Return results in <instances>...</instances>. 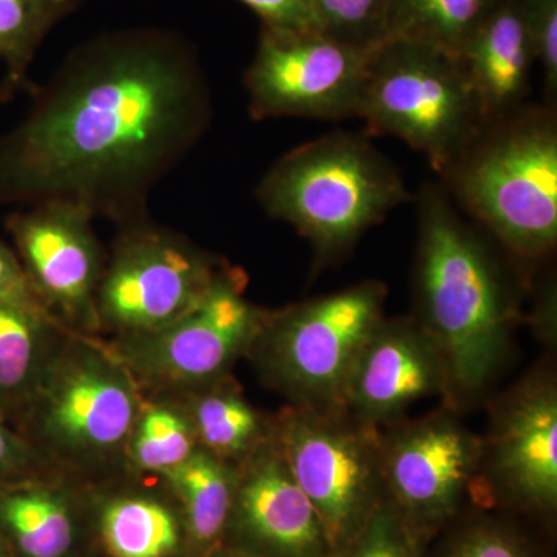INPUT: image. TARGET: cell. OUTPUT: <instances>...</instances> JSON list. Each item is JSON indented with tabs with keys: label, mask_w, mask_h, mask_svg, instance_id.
I'll list each match as a JSON object with an SVG mask.
<instances>
[{
	"label": "cell",
	"mask_w": 557,
	"mask_h": 557,
	"mask_svg": "<svg viewBox=\"0 0 557 557\" xmlns=\"http://www.w3.org/2000/svg\"><path fill=\"white\" fill-rule=\"evenodd\" d=\"M392 0H310L319 32L341 42L375 49L388 38Z\"/></svg>",
	"instance_id": "484cf974"
},
{
	"label": "cell",
	"mask_w": 557,
	"mask_h": 557,
	"mask_svg": "<svg viewBox=\"0 0 557 557\" xmlns=\"http://www.w3.org/2000/svg\"><path fill=\"white\" fill-rule=\"evenodd\" d=\"M0 135V208L61 200L116 228L149 220V197L211 123L207 76L177 36L110 33L69 54Z\"/></svg>",
	"instance_id": "6da1fadb"
},
{
	"label": "cell",
	"mask_w": 557,
	"mask_h": 557,
	"mask_svg": "<svg viewBox=\"0 0 557 557\" xmlns=\"http://www.w3.org/2000/svg\"><path fill=\"white\" fill-rule=\"evenodd\" d=\"M197 449L196 431L183 399L177 395H145L124 454V472L161 478L185 463Z\"/></svg>",
	"instance_id": "603a6c76"
},
{
	"label": "cell",
	"mask_w": 557,
	"mask_h": 557,
	"mask_svg": "<svg viewBox=\"0 0 557 557\" xmlns=\"http://www.w3.org/2000/svg\"><path fill=\"white\" fill-rule=\"evenodd\" d=\"M244 271L228 267L185 317L149 335L102 339L145 395H182L231 375L258 338L270 309L247 298Z\"/></svg>",
	"instance_id": "30bf717a"
},
{
	"label": "cell",
	"mask_w": 557,
	"mask_h": 557,
	"mask_svg": "<svg viewBox=\"0 0 557 557\" xmlns=\"http://www.w3.org/2000/svg\"><path fill=\"white\" fill-rule=\"evenodd\" d=\"M500 0H392L388 38L432 44L460 57Z\"/></svg>",
	"instance_id": "d4e9b609"
},
{
	"label": "cell",
	"mask_w": 557,
	"mask_h": 557,
	"mask_svg": "<svg viewBox=\"0 0 557 557\" xmlns=\"http://www.w3.org/2000/svg\"><path fill=\"white\" fill-rule=\"evenodd\" d=\"M454 194L520 259L557 242V126L552 109L520 108L487 123L446 172Z\"/></svg>",
	"instance_id": "5b68a950"
},
{
	"label": "cell",
	"mask_w": 557,
	"mask_h": 557,
	"mask_svg": "<svg viewBox=\"0 0 557 557\" xmlns=\"http://www.w3.org/2000/svg\"><path fill=\"white\" fill-rule=\"evenodd\" d=\"M273 435L336 555L387 498L383 429L344 406L288 405L273 416Z\"/></svg>",
	"instance_id": "ba28073f"
},
{
	"label": "cell",
	"mask_w": 557,
	"mask_h": 557,
	"mask_svg": "<svg viewBox=\"0 0 557 557\" xmlns=\"http://www.w3.org/2000/svg\"><path fill=\"white\" fill-rule=\"evenodd\" d=\"M487 123L522 108L536 62L520 0H500L460 54Z\"/></svg>",
	"instance_id": "e0dca14e"
},
{
	"label": "cell",
	"mask_w": 557,
	"mask_h": 557,
	"mask_svg": "<svg viewBox=\"0 0 557 557\" xmlns=\"http://www.w3.org/2000/svg\"><path fill=\"white\" fill-rule=\"evenodd\" d=\"M443 557H536L522 534L493 518H475L449 542Z\"/></svg>",
	"instance_id": "83f0119b"
},
{
	"label": "cell",
	"mask_w": 557,
	"mask_h": 557,
	"mask_svg": "<svg viewBox=\"0 0 557 557\" xmlns=\"http://www.w3.org/2000/svg\"><path fill=\"white\" fill-rule=\"evenodd\" d=\"M418 220L412 317L445 359L443 405L463 412L487 397L508 361L519 306L497 260L442 189L424 188Z\"/></svg>",
	"instance_id": "7a4b0ae2"
},
{
	"label": "cell",
	"mask_w": 557,
	"mask_h": 557,
	"mask_svg": "<svg viewBox=\"0 0 557 557\" xmlns=\"http://www.w3.org/2000/svg\"><path fill=\"white\" fill-rule=\"evenodd\" d=\"M65 475L50 471L0 485V534L16 557H65L75 518Z\"/></svg>",
	"instance_id": "ac0fdd59"
},
{
	"label": "cell",
	"mask_w": 557,
	"mask_h": 557,
	"mask_svg": "<svg viewBox=\"0 0 557 557\" xmlns=\"http://www.w3.org/2000/svg\"><path fill=\"white\" fill-rule=\"evenodd\" d=\"M483 487L496 504L549 516L557 508V376L537 362L487 405Z\"/></svg>",
	"instance_id": "4fadbf2b"
},
{
	"label": "cell",
	"mask_w": 557,
	"mask_h": 557,
	"mask_svg": "<svg viewBox=\"0 0 557 557\" xmlns=\"http://www.w3.org/2000/svg\"><path fill=\"white\" fill-rule=\"evenodd\" d=\"M211 557H252L247 553H242L239 549H215Z\"/></svg>",
	"instance_id": "d6a6232c"
},
{
	"label": "cell",
	"mask_w": 557,
	"mask_h": 557,
	"mask_svg": "<svg viewBox=\"0 0 557 557\" xmlns=\"http://www.w3.org/2000/svg\"><path fill=\"white\" fill-rule=\"evenodd\" d=\"M69 335L64 325L0 304V421L13 426Z\"/></svg>",
	"instance_id": "ffe728a7"
},
{
	"label": "cell",
	"mask_w": 557,
	"mask_h": 557,
	"mask_svg": "<svg viewBox=\"0 0 557 557\" xmlns=\"http://www.w3.org/2000/svg\"><path fill=\"white\" fill-rule=\"evenodd\" d=\"M358 116L423 152L443 175L487 124L461 58L405 38L373 51Z\"/></svg>",
	"instance_id": "8992f818"
},
{
	"label": "cell",
	"mask_w": 557,
	"mask_h": 557,
	"mask_svg": "<svg viewBox=\"0 0 557 557\" xmlns=\"http://www.w3.org/2000/svg\"><path fill=\"white\" fill-rule=\"evenodd\" d=\"M0 304L60 324L36 298L30 282L22 269L20 258L2 239H0Z\"/></svg>",
	"instance_id": "f546056e"
},
{
	"label": "cell",
	"mask_w": 557,
	"mask_h": 557,
	"mask_svg": "<svg viewBox=\"0 0 557 557\" xmlns=\"http://www.w3.org/2000/svg\"><path fill=\"white\" fill-rule=\"evenodd\" d=\"M177 397L188 409L199 448L233 467L273 434V416L255 408L233 375Z\"/></svg>",
	"instance_id": "d6986e66"
},
{
	"label": "cell",
	"mask_w": 557,
	"mask_h": 557,
	"mask_svg": "<svg viewBox=\"0 0 557 557\" xmlns=\"http://www.w3.org/2000/svg\"><path fill=\"white\" fill-rule=\"evenodd\" d=\"M276 32H319L310 0H240Z\"/></svg>",
	"instance_id": "1f68e13d"
},
{
	"label": "cell",
	"mask_w": 557,
	"mask_h": 557,
	"mask_svg": "<svg viewBox=\"0 0 557 557\" xmlns=\"http://www.w3.org/2000/svg\"><path fill=\"white\" fill-rule=\"evenodd\" d=\"M387 288L366 281L270 310L247 358L267 386L302 408L344 406L359 351L384 318Z\"/></svg>",
	"instance_id": "52a82bcc"
},
{
	"label": "cell",
	"mask_w": 557,
	"mask_h": 557,
	"mask_svg": "<svg viewBox=\"0 0 557 557\" xmlns=\"http://www.w3.org/2000/svg\"><path fill=\"white\" fill-rule=\"evenodd\" d=\"M428 537L386 498L333 557H421Z\"/></svg>",
	"instance_id": "4316f807"
},
{
	"label": "cell",
	"mask_w": 557,
	"mask_h": 557,
	"mask_svg": "<svg viewBox=\"0 0 557 557\" xmlns=\"http://www.w3.org/2000/svg\"><path fill=\"white\" fill-rule=\"evenodd\" d=\"M383 429L387 500L431 536L468 504L490 507L482 479V435L442 405L428 416Z\"/></svg>",
	"instance_id": "8fae6325"
},
{
	"label": "cell",
	"mask_w": 557,
	"mask_h": 557,
	"mask_svg": "<svg viewBox=\"0 0 557 557\" xmlns=\"http://www.w3.org/2000/svg\"><path fill=\"white\" fill-rule=\"evenodd\" d=\"M230 263L152 220L121 226L97 295L100 338L129 339L193 310Z\"/></svg>",
	"instance_id": "9c48e42d"
},
{
	"label": "cell",
	"mask_w": 557,
	"mask_h": 557,
	"mask_svg": "<svg viewBox=\"0 0 557 557\" xmlns=\"http://www.w3.org/2000/svg\"><path fill=\"white\" fill-rule=\"evenodd\" d=\"M448 370L437 344L413 317L384 318L359 351L344 388L354 416L384 428L424 398H446Z\"/></svg>",
	"instance_id": "2e32d148"
},
{
	"label": "cell",
	"mask_w": 557,
	"mask_h": 557,
	"mask_svg": "<svg viewBox=\"0 0 557 557\" xmlns=\"http://www.w3.org/2000/svg\"><path fill=\"white\" fill-rule=\"evenodd\" d=\"M78 0H0V102L32 94L30 69L49 33L78 9Z\"/></svg>",
	"instance_id": "cb8c5ba5"
},
{
	"label": "cell",
	"mask_w": 557,
	"mask_h": 557,
	"mask_svg": "<svg viewBox=\"0 0 557 557\" xmlns=\"http://www.w3.org/2000/svg\"><path fill=\"white\" fill-rule=\"evenodd\" d=\"M256 194L271 218L311 242L322 262L341 258L410 197L386 157L368 139L344 132L289 150Z\"/></svg>",
	"instance_id": "277c9868"
},
{
	"label": "cell",
	"mask_w": 557,
	"mask_h": 557,
	"mask_svg": "<svg viewBox=\"0 0 557 557\" xmlns=\"http://www.w3.org/2000/svg\"><path fill=\"white\" fill-rule=\"evenodd\" d=\"M94 220L78 205L51 200L10 212L5 228L44 309L75 335L100 338L97 295L108 251Z\"/></svg>",
	"instance_id": "5bb4252c"
},
{
	"label": "cell",
	"mask_w": 557,
	"mask_h": 557,
	"mask_svg": "<svg viewBox=\"0 0 557 557\" xmlns=\"http://www.w3.org/2000/svg\"><path fill=\"white\" fill-rule=\"evenodd\" d=\"M98 525L110 557H174L186 531L183 518L166 502L141 493L109 497L100 507Z\"/></svg>",
	"instance_id": "7402d4cb"
},
{
	"label": "cell",
	"mask_w": 557,
	"mask_h": 557,
	"mask_svg": "<svg viewBox=\"0 0 557 557\" xmlns=\"http://www.w3.org/2000/svg\"><path fill=\"white\" fill-rule=\"evenodd\" d=\"M143 397L101 338L69 335L11 428L53 471L116 474Z\"/></svg>",
	"instance_id": "3957f363"
},
{
	"label": "cell",
	"mask_w": 557,
	"mask_h": 557,
	"mask_svg": "<svg viewBox=\"0 0 557 557\" xmlns=\"http://www.w3.org/2000/svg\"><path fill=\"white\" fill-rule=\"evenodd\" d=\"M548 97L557 90V0H520Z\"/></svg>",
	"instance_id": "f1b7e54d"
},
{
	"label": "cell",
	"mask_w": 557,
	"mask_h": 557,
	"mask_svg": "<svg viewBox=\"0 0 557 557\" xmlns=\"http://www.w3.org/2000/svg\"><path fill=\"white\" fill-rule=\"evenodd\" d=\"M53 471L10 424L0 421V485Z\"/></svg>",
	"instance_id": "4dcf8cb0"
},
{
	"label": "cell",
	"mask_w": 557,
	"mask_h": 557,
	"mask_svg": "<svg viewBox=\"0 0 557 557\" xmlns=\"http://www.w3.org/2000/svg\"><path fill=\"white\" fill-rule=\"evenodd\" d=\"M375 49L341 42L321 32L262 27L244 78L249 113L255 120L358 116Z\"/></svg>",
	"instance_id": "7c38bea8"
},
{
	"label": "cell",
	"mask_w": 557,
	"mask_h": 557,
	"mask_svg": "<svg viewBox=\"0 0 557 557\" xmlns=\"http://www.w3.org/2000/svg\"><path fill=\"white\" fill-rule=\"evenodd\" d=\"M0 557H16L2 534H0Z\"/></svg>",
	"instance_id": "836d02e7"
},
{
	"label": "cell",
	"mask_w": 557,
	"mask_h": 557,
	"mask_svg": "<svg viewBox=\"0 0 557 557\" xmlns=\"http://www.w3.org/2000/svg\"><path fill=\"white\" fill-rule=\"evenodd\" d=\"M226 531L252 557L335 556L273 434L239 467Z\"/></svg>",
	"instance_id": "9a60e30c"
},
{
	"label": "cell",
	"mask_w": 557,
	"mask_h": 557,
	"mask_svg": "<svg viewBox=\"0 0 557 557\" xmlns=\"http://www.w3.org/2000/svg\"><path fill=\"white\" fill-rule=\"evenodd\" d=\"M237 475L239 468L200 448L185 463L161 475L177 498L186 533L197 547H212L225 534Z\"/></svg>",
	"instance_id": "44dd1931"
}]
</instances>
